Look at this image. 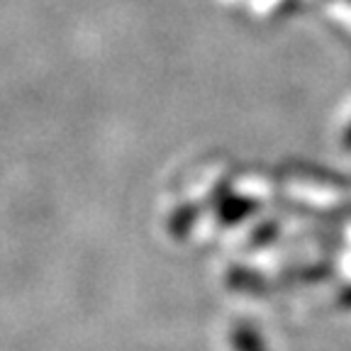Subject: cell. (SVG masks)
Masks as SVG:
<instances>
[{
  "label": "cell",
  "instance_id": "cell-2",
  "mask_svg": "<svg viewBox=\"0 0 351 351\" xmlns=\"http://www.w3.org/2000/svg\"><path fill=\"white\" fill-rule=\"evenodd\" d=\"M346 144H351V130H349V134H346Z\"/></svg>",
  "mask_w": 351,
  "mask_h": 351
},
{
  "label": "cell",
  "instance_id": "cell-1",
  "mask_svg": "<svg viewBox=\"0 0 351 351\" xmlns=\"http://www.w3.org/2000/svg\"><path fill=\"white\" fill-rule=\"evenodd\" d=\"M232 341H234L239 351H266V346L258 339V335L249 327H237V332L232 335Z\"/></svg>",
  "mask_w": 351,
  "mask_h": 351
}]
</instances>
